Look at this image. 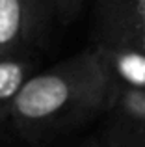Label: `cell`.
I'll list each match as a JSON object with an SVG mask.
<instances>
[{
    "mask_svg": "<svg viewBox=\"0 0 145 147\" xmlns=\"http://www.w3.org/2000/svg\"><path fill=\"white\" fill-rule=\"evenodd\" d=\"M112 90L101 52L91 45L45 71L32 73L15 99L9 125L28 147H43L102 115Z\"/></svg>",
    "mask_w": 145,
    "mask_h": 147,
    "instance_id": "obj_1",
    "label": "cell"
},
{
    "mask_svg": "<svg viewBox=\"0 0 145 147\" xmlns=\"http://www.w3.org/2000/svg\"><path fill=\"white\" fill-rule=\"evenodd\" d=\"M93 47L145 60V0H89Z\"/></svg>",
    "mask_w": 145,
    "mask_h": 147,
    "instance_id": "obj_2",
    "label": "cell"
},
{
    "mask_svg": "<svg viewBox=\"0 0 145 147\" xmlns=\"http://www.w3.org/2000/svg\"><path fill=\"white\" fill-rule=\"evenodd\" d=\"M106 106L102 147H145V90L112 84Z\"/></svg>",
    "mask_w": 145,
    "mask_h": 147,
    "instance_id": "obj_3",
    "label": "cell"
},
{
    "mask_svg": "<svg viewBox=\"0 0 145 147\" xmlns=\"http://www.w3.org/2000/svg\"><path fill=\"white\" fill-rule=\"evenodd\" d=\"M32 67L34 60L28 47L0 58V129L9 123L15 99L32 75Z\"/></svg>",
    "mask_w": 145,
    "mask_h": 147,
    "instance_id": "obj_4",
    "label": "cell"
},
{
    "mask_svg": "<svg viewBox=\"0 0 145 147\" xmlns=\"http://www.w3.org/2000/svg\"><path fill=\"white\" fill-rule=\"evenodd\" d=\"M30 47L22 0H0V58Z\"/></svg>",
    "mask_w": 145,
    "mask_h": 147,
    "instance_id": "obj_5",
    "label": "cell"
},
{
    "mask_svg": "<svg viewBox=\"0 0 145 147\" xmlns=\"http://www.w3.org/2000/svg\"><path fill=\"white\" fill-rule=\"evenodd\" d=\"M26 11L28 43L39 45L47 39L52 22L56 21V0H22Z\"/></svg>",
    "mask_w": 145,
    "mask_h": 147,
    "instance_id": "obj_6",
    "label": "cell"
},
{
    "mask_svg": "<svg viewBox=\"0 0 145 147\" xmlns=\"http://www.w3.org/2000/svg\"><path fill=\"white\" fill-rule=\"evenodd\" d=\"M87 0H56V21L62 26L71 24L84 9Z\"/></svg>",
    "mask_w": 145,
    "mask_h": 147,
    "instance_id": "obj_7",
    "label": "cell"
},
{
    "mask_svg": "<svg viewBox=\"0 0 145 147\" xmlns=\"http://www.w3.org/2000/svg\"><path fill=\"white\" fill-rule=\"evenodd\" d=\"M80 147H102V144H101V140H89L84 145H80Z\"/></svg>",
    "mask_w": 145,
    "mask_h": 147,
    "instance_id": "obj_8",
    "label": "cell"
}]
</instances>
